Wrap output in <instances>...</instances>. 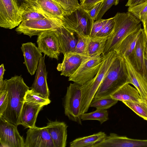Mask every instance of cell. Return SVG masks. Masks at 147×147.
<instances>
[{
  "instance_id": "1",
  "label": "cell",
  "mask_w": 147,
  "mask_h": 147,
  "mask_svg": "<svg viewBox=\"0 0 147 147\" xmlns=\"http://www.w3.org/2000/svg\"><path fill=\"white\" fill-rule=\"evenodd\" d=\"M5 81L8 102L2 116L9 122L18 126L25 96L30 88L25 83L21 75H15Z\"/></svg>"
},
{
  "instance_id": "2",
  "label": "cell",
  "mask_w": 147,
  "mask_h": 147,
  "mask_svg": "<svg viewBox=\"0 0 147 147\" xmlns=\"http://www.w3.org/2000/svg\"><path fill=\"white\" fill-rule=\"evenodd\" d=\"M127 83L129 84V81L125 59L117 55L93 98L111 96Z\"/></svg>"
},
{
  "instance_id": "3",
  "label": "cell",
  "mask_w": 147,
  "mask_h": 147,
  "mask_svg": "<svg viewBox=\"0 0 147 147\" xmlns=\"http://www.w3.org/2000/svg\"><path fill=\"white\" fill-rule=\"evenodd\" d=\"M114 17V29L106 42L104 56L114 51L126 36L141 26V21L128 11L118 12Z\"/></svg>"
},
{
  "instance_id": "4",
  "label": "cell",
  "mask_w": 147,
  "mask_h": 147,
  "mask_svg": "<svg viewBox=\"0 0 147 147\" xmlns=\"http://www.w3.org/2000/svg\"><path fill=\"white\" fill-rule=\"evenodd\" d=\"M117 55L116 52L113 51L104 55L103 61L96 75L81 86L82 96L80 115L88 111L96 93Z\"/></svg>"
},
{
  "instance_id": "5",
  "label": "cell",
  "mask_w": 147,
  "mask_h": 147,
  "mask_svg": "<svg viewBox=\"0 0 147 147\" xmlns=\"http://www.w3.org/2000/svg\"><path fill=\"white\" fill-rule=\"evenodd\" d=\"M61 19L63 26L77 36L89 35L94 22L88 12L82 6L70 14H63Z\"/></svg>"
},
{
  "instance_id": "6",
  "label": "cell",
  "mask_w": 147,
  "mask_h": 147,
  "mask_svg": "<svg viewBox=\"0 0 147 147\" xmlns=\"http://www.w3.org/2000/svg\"><path fill=\"white\" fill-rule=\"evenodd\" d=\"M61 26L62 23L61 18H45L22 21L15 31L18 34H23L31 38L48 30L57 29Z\"/></svg>"
},
{
  "instance_id": "7",
  "label": "cell",
  "mask_w": 147,
  "mask_h": 147,
  "mask_svg": "<svg viewBox=\"0 0 147 147\" xmlns=\"http://www.w3.org/2000/svg\"><path fill=\"white\" fill-rule=\"evenodd\" d=\"M82 96L81 86L75 83H71L67 87L64 102L65 115L69 120L81 125Z\"/></svg>"
},
{
  "instance_id": "8",
  "label": "cell",
  "mask_w": 147,
  "mask_h": 147,
  "mask_svg": "<svg viewBox=\"0 0 147 147\" xmlns=\"http://www.w3.org/2000/svg\"><path fill=\"white\" fill-rule=\"evenodd\" d=\"M104 57L103 54L93 57H85L76 71L69 77L68 81L82 86L92 79L98 71Z\"/></svg>"
},
{
  "instance_id": "9",
  "label": "cell",
  "mask_w": 147,
  "mask_h": 147,
  "mask_svg": "<svg viewBox=\"0 0 147 147\" xmlns=\"http://www.w3.org/2000/svg\"><path fill=\"white\" fill-rule=\"evenodd\" d=\"M22 21V14L15 0H0V26L11 29Z\"/></svg>"
},
{
  "instance_id": "10",
  "label": "cell",
  "mask_w": 147,
  "mask_h": 147,
  "mask_svg": "<svg viewBox=\"0 0 147 147\" xmlns=\"http://www.w3.org/2000/svg\"><path fill=\"white\" fill-rule=\"evenodd\" d=\"M56 29L48 30L38 36V47L44 55L51 59H59L61 53Z\"/></svg>"
},
{
  "instance_id": "11",
  "label": "cell",
  "mask_w": 147,
  "mask_h": 147,
  "mask_svg": "<svg viewBox=\"0 0 147 147\" xmlns=\"http://www.w3.org/2000/svg\"><path fill=\"white\" fill-rule=\"evenodd\" d=\"M17 126L0 117V143L3 147H25L23 138L20 135Z\"/></svg>"
},
{
  "instance_id": "12",
  "label": "cell",
  "mask_w": 147,
  "mask_h": 147,
  "mask_svg": "<svg viewBox=\"0 0 147 147\" xmlns=\"http://www.w3.org/2000/svg\"><path fill=\"white\" fill-rule=\"evenodd\" d=\"M25 147H55L46 127L35 126L29 128L26 132Z\"/></svg>"
},
{
  "instance_id": "13",
  "label": "cell",
  "mask_w": 147,
  "mask_h": 147,
  "mask_svg": "<svg viewBox=\"0 0 147 147\" xmlns=\"http://www.w3.org/2000/svg\"><path fill=\"white\" fill-rule=\"evenodd\" d=\"M147 38L144 29L131 54L128 58L135 69L146 80L145 52Z\"/></svg>"
},
{
  "instance_id": "14",
  "label": "cell",
  "mask_w": 147,
  "mask_h": 147,
  "mask_svg": "<svg viewBox=\"0 0 147 147\" xmlns=\"http://www.w3.org/2000/svg\"><path fill=\"white\" fill-rule=\"evenodd\" d=\"M21 49L24 58V63L28 72L33 75L37 70L40 60L42 57V52L36 44L32 42L23 43Z\"/></svg>"
},
{
  "instance_id": "15",
  "label": "cell",
  "mask_w": 147,
  "mask_h": 147,
  "mask_svg": "<svg viewBox=\"0 0 147 147\" xmlns=\"http://www.w3.org/2000/svg\"><path fill=\"white\" fill-rule=\"evenodd\" d=\"M45 56L44 55L40 60L34 81L30 88L42 97L49 99L50 91L47 82L48 72L45 62Z\"/></svg>"
},
{
  "instance_id": "16",
  "label": "cell",
  "mask_w": 147,
  "mask_h": 147,
  "mask_svg": "<svg viewBox=\"0 0 147 147\" xmlns=\"http://www.w3.org/2000/svg\"><path fill=\"white\" fill-rule=\"evenodd\" d=\"M86 57L72 52H66L62 62L58 64L57 69L61 71V75L69 77L76 71Z\"/></svg>"
},
{
  "instance_id": "17",
  "label": "cell",
  "mask_w": 147,
  "mask_h": 147,
  "mask_svg": "<svg viewBox=\"0 0 147 147\" xmlns=\"http://www.w3.org/2000/svg\"><path fill=\"white\" fill-rule=\"evenodd\" d=\"M53 142L55 147H65L67 145L68 126L64 122L50 121L45 126Z\"/></svg>"
},
{
  "instance_id": "18",
  "label": "cell",
  "mask_w": 147,
  "mask_h": 147,
  "mask_svg": "<svg viewBox=\"0 0 147 147\" xmlns=\"http://www.w3.org/2000/svg\"><path fill=\"white\" fill-rule=\"evenodd\" d=\"M125 62L129 84L133 85L138 91L142 100H147V80L134 67L128 58H124Z\"/></svg>"
},
{
  "instance_id": "19",
  "label": "cell",
  "mask_w": 147,
  "mask_h": 147,
  "mask_svg": "<svg viewBox=\"0 0 147 147\" xmlns=\"http://www.w3.org/2000/svg\"><path fill=\"white\" fill-rule=\"evenodd\" d=\"M44 106L24 101L21 112L19 125H23L25 128L35 127L38 113Z\"/></svg>"
},
{
  "instance_id": "20",
  "label": "cell",
  "mask_w": 147,
  "mask_h": 147,
  "mask_svg": "<svg viewBox=\"0 0 147 147\" xmlns=\"http://www.w3.org/2000/svg\"><path fill=\"white\" fill-rule=\"evenodd\" d=\"M109 147H147V140L135 139L111 133L106 139Z\"/></svg>"
},
{
  "instance_id": "21",
  "label": "cell",
  "mask_w": 147,
  "mask_h": 147,
  "mask_svg": "<svg viewBox=\"0 0 147 147\" xmlns=\"http://www.w3.org/2000/svg\"><path fill=\"white\" fill-rule=\"evenodd\" d=\"M143 29L141 26L126 36L115 49L117 55L129 57L133 52Z\"/></svg>"
},
{
  "instance_id": "22",
  "label": "cell",
  "mask_w": 147,
  "mask_h": 147,
  "mask_svg": "<svg viewBox=\"0 0 147 147\" xmlns=\"http://www.w3.org/2000/svg\"><path fill=\"white\" fill-rule=\"evenodd\" d=\"M56 31L59 43L61 53L64 55L66 52H73L78 41L74 33L63 26L56 29Z\"/></svg>"
},
{
  "instance_id": "23",
  "label": "cell",
  "mask_w": 147,
  "mask_h": 147,
  "mask_svg": "<svg viewBox=\"0 0 147 147\" xmlns=\"http://www.w3.org/2000/svg\"><path fill=\"white\" fill-rule=\"evenodd\" d=\"M111 34L104 36H87L86 42V56L93 57L103 54L106 42Z\"/></svg>"
},
{
  "instance_id": "24",
  "label": "cell",
  "mask_w": 147,
  "mask_h": 147,
  "mask_svg": "<svg viewBox=\"0 0 147 147\" xmlns=\"http://www.w3.org/2000/svg\"><path fill=\"white\" fill-rule=\"evenodd\" d=\"M28 1L29 3L37 7L49 17L61 19L63 15V9L55 0H28Z\"/></svg>"
},
{
  "instance_id": "25",
  "label": "cell",
  "mask_w": 147,
  "mask_h": 147,
  "mask_svg": "<svg viewBox=\"0 0 147 147\" xmlns=\"http://www.w3.org/2000/svg\"><path fill=\"white\" fill-rule=\"evenodd\" d=\"M110 96L113 99L122 102H140L142 101V98L137 89L128 83L124 85Z\"/></svg>"
},
{
  "instance_id": "26",
  "label": "cell",
  "mask_w": 147,
  "mask_h": 147,
  "mask_svg": "<svg viewBox=\"0 0 147 147\" xmlns=\"http://www.w3.org/2000/svg\"><path fill=\"white\" fill-rule=\"evenodd\" d=\"M107 136L104 132L101 131L90 136L79 138L70 143V147H91Z\"/></svg>"
},
{
  "instance_id": "27",
  "label": "cell",
  "mask_w": 147,
  "mask_h": 147,
  "mask_svg": "<svg viewBox=\"0 0 147 147\" xmlns=\"http://www.w3.org/2000/svg\"><path fill=\"white\" fill-rule=\"evenodd\" d=\"M127 11L142 22L143 29H144L147 20V1L137 5L129 7Z\"/></svg>"
},
{
  "instance_id": "28",
  "label": "cell",
  "mask_w": 147,
  "mask_h": 147,
  "mask_svg": "<svg viewBox=\"0 0 147 147\" xmlns=\"http://www.w3.org/2000/svg\"><path fill=\"white\" fill-rule=\"evenodd\" d=\"M22 12V21L51 18L46 15L40 9L30 3Z\"/></svg>"
},
{
  "instance_id": "29",
  "label": "cell",
  "mask_w": 147,
  "mask_h": 147,
  "mask_svg": "<svg viewBox=\"0 0 147 147\" xmlns=\"http://www.w3.org/2000/svg\"><path fill=\"white\" fill-rule=\"evenodd\" d=\"M108 115V112L107 110L96 109L94 111L82 114L81 119L82 121L97 120L102 124L109 119Z\"/></svg>"
},
{
  "instance_id": "30",
  "label": "cell",
  "mask_w": 147,
  "mask_h": 147,
  "mask_svg": "<svg viewBox=\"0 0 147 147\" xmlns=\"http://www.w3.org/2000/svg\"><path fill=\"white\" fill-rule=\"evenodd\" d=\"M138 115L147 121V102L125 101L123 102Z\"/></svg>"
},
{
  "instance_id": "31",
  "label": "cell",
  "mask_w": 147,
  "mask_h": 147,
  "mask_svg": "<svg viewBox=\"0 0 147 147\" xmlns=\"http://www.w3.org/2000/svg\"><path fill=\"white\" fill-rule=\"evenodd\" d=\"M118 101L111 96L93 98L90 104V107H95L96 109L107 110L116 104Z\"/></svg>"
},
{
  "instance_id": "32",
  "label": "cell",
  "mask_w": 147,
  "mask_h": 147,
  "mask_svg": "<svg viewBox=\"0 0 147 147\" xmlns=\"http://www.w3.org/2000/svg\"><path fill=\"white\" fill-rule=\"evenodd\" d=\"M24 101L44 106L47 105L51 102L49 99H46L42 97L32 89H29L27 91L25 96Z\"/></svg>"
},
{
  "instance_id": "33",
  "label": "cell",
  "mask_w": 147,
  "mask_h": 147,
  "mask_svg": "<svg viewBox=\"0 0 147 147\" xmlns=\"http://www.w3.org/2000/svg\"><path fill=\"white\" fill-rule=\"evenodd\" d=\"M55 0L62 8L63 11V14H70L81 6L78 0Z\"/></svg>"
},
{
  "instance_id": "34",
  "label": "cell",
  "mask_w": 147,
  "mask_h": 147,
  "mask_svg": "<svg viewBox=\"0 0 147 147\" xmlns=\"http://www.w3.org/2000/svg\"><path fill=\"white\" fill-rule=\"evenodd\" d=\"M89 36V35H88ZM88 36H78V41L73 53L87 56L86 55V37Z\"/></svg>"
},
{
  "instance_id": "35",
  "label": "cell",
  "mask_w": 147,
  "mask_h": 147,
  "mask_svg": "<svg viewBox=\"0 0 147 147\" xmlns=\"http://www.w3.org/2000/svg\"><path fill=\"white\" fill-rule=\"evenodd\" d=\"M115 23L114 17L108 19L102 28L96 36H104L110 34L113 30Z\"/></svg>"
},
{
  "instance_id": "36",
  "label": "cell",
  "mask_w": 147,
  "mask_h": 147,
  "mask_svg": "<svg viewBox=\"0 0 147 147\" xmlns=\"http://www.w3.org/2000/svg\"><path fill=\"white\" fill-rule=\"evenodd\" d=\"M120 0H105L102 4V7L95 20L97 21L101 19L102 17L112 6L117 5L119 3Z\"/></svg>"
},
{
  "instance_id": "37",
  "label": "cell",
  "mask_w": 147,
  "mask_h": 147,
  "mask_svg": "<svg viewBox=\"0 0 147 147\" xmlns=\"http://www.w3.org/2000/svg\"><path fill=\"white\" fill-rule=\"evenodd\" d=\"M108 20L101 19L94 22L89 34L90 36H95L101 30Z\"/></svg>"
},
{
  "instance_id": "38",
  "label": "cell",
  "mask_w": 147,
  "mask_h": 147,
  "mask_svg": "<svg viewBox=\"0 0 147 147\" xmlns=\"http://www.w3.org/2000/svg\"><path fill=\"white\" fill-rule=\"evenodd\" d=\"M7 93L5 89L0 92V117L2 116L7 106Z\"/></svg>"
},
{
  "instance_id": "39",
  "label": "cell",
  "mask_w": 147,
  "mask_h": 147,
  "mask_svg": "<svg viewBox=\"0 0 147 147\" xmlns=\"http://www.w3.org/2000/svg\"><path fill=\"white\" fill-rule=\"evenodd\" d=\"M105 0H80V5L87 12L92 9L98 2Z\"/></svg>"
},
{
  "instance_id": "40",
  "label": "cell",
  "mask_w": 147,
  "mask_h": 147,
  "mask_svg": "<svg viewBox=\"0 0 147 147\" xmlns=\"http://www.w3.org/2000/svg\"><path fill=\"white\" fill-rule=\"evenodd\" d=\"M104 1H101L96 3L93 8L88 11L90 17L94 21Z\"/></svg>"
},
{
  "instance_id": "41",
  "label": "cell",
  "mask_w": 147,
  "mask_h": 147,
  "mask_svg": "<svg viewBox=\"0 0 147 147\" xmlns=\"http://www.w3.org/2000/svg\"><path fill=\"white\" fill-rule=\"evenodd\" d=\"M5 70L4 64H2L0 66V92L5 89V82L3 78Z\"/></svg>"
},
{
  "instance_id": "42",
  "label": "cell",
  "mask_w": 147,
  "mask_h": 147,
  "mask_svg": "<svg viewBox=\"0 0 147 147\" xmlns=\"http://www.w3.org/2000/svg\"><path fill=\"white\" fill-rule=\"evenodd\" d=\"M22 14L23 11L29 5L28 0H15Z\"/></svg>"
},
{
  "instance_id": "43",
  "label": "cell",
  "mask_w": 147,
  "mask_h": 147,
  "mask_svg": "<svg viewBox=\"0 0 147 147\" xmlns=\"http://www.w3.org/2000/svg\"><path fill=\"white\" fill-rule=\"evenodd\" d=\"M147 0H128L125 6L131 7L143 3Z\"/></svg>"
},
{
  "instance_id": "44",
  "label": "cell",
  "mask_w": 147,
  "mask_h": 147,
  "mask_svg": "<svg viewBox=\"0 0 147 147\" xmlns=\"http://www.w3.org/2000/svg\"><path fill=\"white\" fill-rule=\"evenodd\" d=\"M145 65L146 75V78L147 80V60L145 58Z\"/></svg>"
},
{
  "instance_id": "45",
  "label": "cell",
  "mask_w": 147,
  "mask_h": 147,
  "mask_svg": "<svg viewBox=\"0 0 147 147\" xmlns=\"http://www.w3.org/2000/svg\"><path fill=\"white\" fill-rule=\"evenodd\" d=\"M147 38V20H146L145 28L144 29Z\"/></svg>"
},
{
  "instance_id": "46",
  "label": "cell",
  "mask_w": 147,
  "mask_h": 147,
  "mask_svg": "<svg viewBox=\"0 0 147 147\" xmlns=\"http://www.w3.org/2000/svg\"><path fill=\"white\" fill-rule=\"evenodd\" d=\"M145 58L147 60V51L145 48Z\"/></svg>"
},
{
  "instance_id": "47",
  "label": "cell",
  "mask_w": 147,
  "mask_h": 147,
  "mask_svg": "<svg viewBox=\"0 0 147 147\" xmlns=\"http://www.w3.org/2000/svg\"><path fill=\"white\" fill-rule=\"evenodd\" d=\"M146 51H147V40L146 42Z\"/></svg>"
},
{
  "instance_id": "48",
  "label": "cell",
  "mask_w": 147,
  "mask_h": 147,
  "mask_svg": "<svg viewBox=\"0 0 147 147\" xmlns=\"http://www.w3.org/2000/svg\"></svg>"
}]
</instances>
